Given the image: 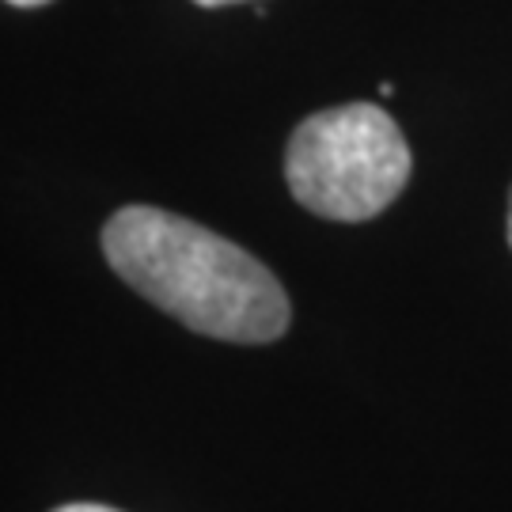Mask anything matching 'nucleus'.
Here are the masks:
<instances>
[{
    "label": "nucleus",
    "mask_w": 512,
    "mask_h": 512,
    "mask_svg": "<svg viewBox=\"0 0 512 512\" xmlns=\"http://www.w3.org/2000/svg\"><path fill=\"white\" fill-rule=\"evenodd\" d=\"M103 255L129 289L220 342H274L289 327V296L255 255L156 205H126L103 228Z\"/></svg>",
    "instance_id": "f257e3e1"
},
{
    "label": "nucleus",
    "mask_w": 512,
    "mask_h": 512,
    "mask_svg": "<svg viewBox=\"0 0 512 512\" xmlns=\"http://www.w3.org/2000/svg\"><path fill=\"white\" fill-rule=\"evenodd\" d=\"M8 4H16V8H38V4H50V0H8Z\"/></svg>",
    "instance_id": "39448f33"
},
{
    "label": "nucleus",
    "mask_w": 512,
    "mask_h": 512,
    "mask_svg": "<svg viewBox=\"0 0 512 512\" xmlns=\"http://www.w3.org/2000/svg\"><path fill=\"white\" fill-rule=\"evenodd\" d=\"M194 4H202V8H224V4H243V0H194Z\"/></svg>",
    "instance_id": "20e7f679"
},
{
    "label": "nucleus",
    "mask_w": 512,
    "mask_h": 512,
    "mask_svg": "<svg viewBox=\"0 0 512 512\" xmlns=\"http://www.w3.org/2000/svg\"><path fill=\"white\" fill-rule=\"evenodd\" d=\"M285 179L308 213L372 220L403 194L410 148L399 122L376 103H346L304 118L289 137Z\"/></svg>",
    "instance_id": "f03ea898"
},
{
    "label": "nucleus",
    "mask_w": 512,
    "mask_h": 512,
    "mask_svg": "<svg viewBox=\"0 0 512 512\" xmlns=\"http://www.w3.org/2000/svg\"><path fill=\"white\" fill-rule=\"evenodd\" d=\"M509 243H512V194H509Z\"/></svg>",
    "instance_id": "423d86ee"
},
{
    "label": "nucleus",
    "mask_w": 512,
    "mask_h": 512,
    "mask_svg": "<svg viewBox=\"0 0 512 512\" xmlns=\"http://www.w3.org/2000/svg\"><path fill=\"white\" fill-rule=\"evenodd\" d=\"M54 512H118L110 509V505H92V501H76V505H61V509Z\"/></svg>",
    "instance_id": "7ed1b4c3"
}]
</instances>
